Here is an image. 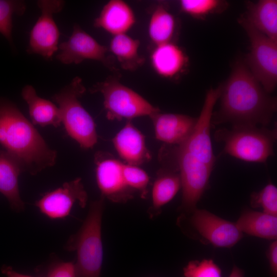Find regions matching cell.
<instances>
[{
  "mask_svg": "<svg viewBox=\"0 0 277 277\" xmlns=\"http://www.w3.org/2000/svg\"><path fill=\"white\" fill-rule=\"evenodd\" d=\"M271 277L277 276V241L275 240L270 245L268 251Z\"/></svg>",
  "mask_w": 277,
  "mask_h": 277,
  "instance_id": "obj_31",
  "label": "cell"
},
{
  "mask_svg": "<svg viewBox=\"0 0 277 277\" xmlns=\"http://www.w3.org/2000/svg\"><path fill=\"white\" fill-rule=\"evenodd\" d=\"M22 96L28 106L33 125L55 128L61 126L62 116L58 106L50 100L39 96L32 85H26L23 87Z\"/></svg>",
  "mask_w": 277,
  "mask_h": 277,
  "instance_id": "obj_20",
  "label": "cell"
},
{
  "mask_svg": "<svg viewBox=\"0 0 277 277\" xmlns=\"http://www.w3.org/2000/svg\"><path fill=\"white\" fill-rule=\"evenodd\" d=\"M0 144L15 159L23 172L36 175L53 166L56 151L12 102L0 98Z\"/></svg>",
  "mask_w": 277,
  "mask_h": 277,
  "instance_id": "obj_2",
  "label": "cell"
},
{
  "mask_svg": "<svg viewBox=\"0 0 277 277\" xmlns=\"http://www.w3.org/2000/svg\"><path fill=\"white\" fill-rule=\"evenodd\" d=\"M23 1L0 0V33L12 43V16L23 15L26 11Z\"/></svg>",
  "mask_w": 277,
  "mask_h": 277,
  "instance_id": "obj_26",
  "label": "cell"
},
{
  "mask_svg": "<svg viewBox=\"0 0 277 277\" xmlns=\"http://www.w3.org/2000/svg\"><path fill=\"white\" fill-rule=\"evenodd\" d=\"M159 159L161 167L153 184L152 205L148 210L151 219L161 213L162 207L171 201L182 187L177 166L170 150L166 146L162 147Z\"/></svg>",
  "mask_w": 277,
  "mask_h": 277,
  "instance_id": "obj_13",
  "label": "cell"
},
{
  "mask_svg": "<svg viewBox=\"0 0 277 277\" xmlns=\"http://www.w3.org/2000/svg\"><path fill=\"white\" fill-rule=\"evenodd\" d=\"M140 42L126 34L114 35L110 50L117 58L122 68L134 71L143 65L145 58L138 54Z\"/></svg>",
  "mask_w": 277,
  "mask_h": 277,
  "instance_id": "obj_23",
  "label": "cell"
},
{
  "mask_svg": "<svg viewBox=\"0 0 277 277\" xmlns=\"http://www.w3.org/2000/svg\"><path fill=\"white\" fill-rule=\"evenodd\" d=\"M112 142L125 164L138 166L151 159V153L145 144V136L133 126L131 120H128Z\"/></svg>",
  "mask_w": 277,
  "mask_h": 277,
  "instance_id": "obj_16",
  "label": "cell"
},
{
  "mask_svg": "<svg viewBox=\"0 0 277 277\" xmlns=\"http://www.w3.org/2000/svg\"><path fill=\"white\" fill-rule=\"evenodd\" d=\"M88 194L80 177L65 182L62 186L45 193L35 205L40 212L51 219H64L68 216L73 204L77 202L81 207H86Z\"/></svg>",
  "mask_w": 277,
  "mask_h": 277,
  "instance_id": "obj_14",
  "label": "cell"
},
{
  "mask_svg": "<svg viewBox=\"0 0 277 277\" xmlns=\"http://www.w3.org/2000/svg\"><path fill=\"white\" fill-rule=\"evenodd\" d=\"M44 277H76L74 263L54 259L48 265Z\"/></svg>",
  "mask_w": 277,
  "mask_h": 277,
  "instance_id": "obj_30",
  "label": "cell"
},
{
  "mask_svg": "<svg viewBox=\"0 0 277 277\" xmlns=\"http://www.w3.org/2000/svg\"><path fill=\"white\" fill-rule=\"evenodd\" d=\"M85 92L82 80L76 76L55 93L52 99L60 110L62 123L68 135L81 148L89 149L97 143L98 136L94 120L80 101Z\"/></svg>",
  "mask_w": 277,
  "mask_h": 277,
  "instance_id": "obj_5",
  "label": "cell"
},
{
  "mask_svg": "<svg viewBox=\"0 0 277 277\" xmlns=\"http://www.w3.org/2000/svg\"><path fill=\"white\" fill-rule=\"evenodd\" d=\"M157 140L170 145H179L190 135L196 123L197 118L177 113H162L149 116Z\"/></svg>",
  "mask_w": 277,
  "mask_h": 277,
  "instance_id": "obj_15",
  "label": "cell"
},
{
  "mask_svg": "<svg viewBox=\"0 0 277 277\" xmlns=\"http://www.w3.org/2000/svg\"><path fill=\"white\" fill-rule=\"evenodd\" d=\"M89 91L92 93L100 92L103 95L106 117L109 120H131L160 112L159 108L115 78H110L98 83Z\"/></svg>",
  "mask_w": 277,
  "mask_h": 277,
  "instance_id": "obj_6",
  "label": "cell"
},
{
  "mask_svg": "<svg viewBox=\"0 0 277 277\" xmlns=\"http://www.w3.org/2000/svg\"><path fill=\"white\" fill-rule=\"evenodd\" d=\"M2 273L7 277H33L30 275L24 274L15 271L11 266L4 265L1 268Z\"/></svg>",
  "mask_w": 277,
  "mask_h": 277,
  "instance_id": "obj_32",
  "label": "cell"
},
{
  "mask_svg": "<svg viewBox=\"0 0 277 277\" xmlns=\"http://www.w3.org/2000/svg\"><path fill=\"white\" fill-rule=\"evenodd\" d=\"M180 6L184 13L196 19H203L225 10L227 3L219 0H182Z\"/></svg>",
  "mask_w": 277,
  "mask_h": 277,
  "instance_id": "obj_25",
  "label": "cell"
},
{
  "mask_svg": "<svg viewBox=\"0 0 277 277\" xmlns=\"http://www.w3.org/2000/svg\"><path fill=\"white\" fill-rule=\"evenodd\" d=\"M175 28L174 16L164 5H158L152 13L148 26V33L152 42L156 46L171 42Z\"/></svg>",
  "mask_w": 277,
  "mask_h": 277,
  "instance_id": "obj_24",
  "label": "cell"
},
{
  "mask_svg": "<svg viewBox=\"0 0 277 277\" xmlns=\"http://www.w3.org/2000/svg\"><path fill=\"white\" fill-rule=\"evenodd\" d=\"M135 23L130 6L122 0H111L103 8L94 26L114 35L126 34Z\"/></svg>",
  "mask_w": 277,
  "mask_h": 277,
  "instance_id": "obj_17",
  "label": "cell"
},
{
  "mask_svg": "<svg viewBox=\"0 0 277 277\" xmlns=\"http://www.w3.org/2000/svg\"><path fill=\"white\" fill-rule=\"evenodd\" d=\"M221 106L213 112L211 124L266 127L276 110V97L270 96L244 61H237L231 74L222 84Z\"/></svg>",
  "mask_w": 277,
  "mask_h": 277,
  "instance_id": "obj_1",
  "label": "cell"
},
{
  "mask_svg": "<svg viewBox=\"0 0 277 277\" xmlns=\"http://www.w3.org/2000/svg\"><path fill=\"white\" fill-rule=\"evenodd\" d=\"M277 138L276 127L232 126L230 129L221 128L214 133V138L222 142V152L249 162L265 163L274 155V145Z\"/></svg>",
  "mask_w": 277,
  "mask_h": 277,
  "instance_id": "obj_4",
  "label": "cell"
},
{
  "mask_svg": "<svg viewBox=\"0 0 277 277\" xmlns=\"http://www.w3.org/2000/svg\"><path fill=\"white\" fill-rule=\"evenodd\" d=\"M123 173L127 185L135 191H138L141 198L146 199L150 178L145 170L138 166L123 163Z\"/></svg>",
  "mask_w": 277,
  "mask_h": 277,
  "instance_id": "obj_28",
  "label": "cell"
},
{
  "mask_svg": "<svg viewBox=\"0 0 277 277\" xmlns=\"http://www.w3.org/2000/svg\"><path fill=\"white\" fill-rule=\"evenodd\" d=\"M56 58L65 65L78 64L85 60L102 63L111 70H116L107 54L108 48L75 25L69 39L59 44Z\"/></svg>",
  "mask_w": 277,
  "mask_h": 277,
  "instance_id": "obj_12",
  "label": "cell"
},
{
  "mask_svg": "<svg viewBox=\"0 0 277 277\" xmlns=\"http://www.w3.org/2000/svg\"><path fill=\"white\" fill-rule=\"evenodd\" d=\"M105 200L101 196L90 203L81 227L65 245L66 250L76 252V277H100L103 260L102 220Z\"/></svg>",
  "mask_w": 277,
  "mask_h": 277,
  "instance_id": "obj_3",
  "label": "cell"
},
{
  "mask_svg": "<svg viewBox=\"0 0 277 277\" xmlns=\"http://www.w3.org/2000/svg\"><path fill=\"white\" fill-rule=\"evenodd\" d=\"M184 277H222L221 270L212 260H193L183 268Z\"/></svg>",
  "mask_w": 277,
  "mask_h": 277,
  "instance_id": "obj_29",
  "label": "cell"
},
{
  "mask_svg": "<svg viewBox=\"0 0 277 277\" xmlns=\"http://www.w3.org/2000/svg\"><path fill=\"white\" fill-rule=\"evenodd\" d=\"M239 22L250 42V52L244 62L265 91L271 93L277 84V42L256 30L244 14Z\"/></svg>",
  "mask_w": 277,
  "mask_h": 277,
  "instance_id": "obj_7",
  "label": "cell"
},
{
  "mask_svg": "<svg viewBox=\"0 0 277 277\" xmlns=\"http://www.w3.org/2000/svg\"><path fill=\"white\" fill-rule=\"evenodd\" d=\"M189 215V224L201 238L217 247L230 248L243 237L235 223L225 220L204 209L196 208Z\"/></svg>",
  "mask_w": 277,
  "mask_h": 277,
  "instance_id": "obj_11",
  "label": "cell"
},
{
  "mask_svg": "<svg viewBox=\"0 0 277 277\" xmlns=\"http://www.w3.org/2000/svg\"><path fill=\"white\" fill-rule=\"evenodd\" d=\"M152 66L160 76L172 78L184 72L188 64V58L183 50L170 42L158 46L151 56Z\"/></svg>",
  "mask_w": 277,
  "mask_h": 277,
  "instance_id": "obj_18",
  "label": "cell"
},
{
  "mask_svg": "<svg viewBox=\"0 0 277 277\" xmlns=\"http://www.w3.org/2000/svg\"><path fill=\"white\" fill-rule=\"evenodd\" d=\"M22 172L17 161L5 150H0V193L6 198L11 208L17 212L25 209L18 185Z\"/></svg>",
  "mask_w": 277,
  "mask_h": 277,
  "instance_id": "obj_19",
  "label": "cell"
},
{
  "mask_svg": "<svg viewBox=\"0 0 277 277\" xmlns=\"http://www.w3.org/2000/svg\"><path fill=\"white\" fill-rule=\"evenodd\" d=\"M65 3L62 0L37 2L41 13L30 31L28 53L41 55L48 60L58 51L60 32L53 15L63 10Z\"/></svg>",
  "mask_w": 277,
  "mask_h": 277,
  "instance_id": "obj_9",
  "label": "cell"
},
{
  "mask_svg": "<svg viewBox=\"0 0 277 277\" xmlns=\"http://www.w3.org/2000/svg\"><path fill=\"white\" fill-rule=\"evenodd\" d=\"M244 15L258 31L277 42V1L261 0L246 3Z\"/></svg>",
  "mask_w": 277,
  "mask_h": 277,
  "instance_id": "obj_21",
  "label": "cell"
},
{
  "mask_svg": "<svg viewBox=\"0 0 277 277\" xmlns=\"http://www.w3.org/2000/svg\"><path fill=\"white\" fill-rule=\"evenodd\" d=\"M252 208H261L263 212L277 216V188L271 183L267 185L261 191L253 192L250 197Z\"/></svg>",
  "mask_w": 277,
  "mask_h": 277,
  "instance_id": "obj_27",
  "label": "cell"
},
{
  "mask_svg": "<svg viewBox=\"0 0 277 277\" xmlns=\"http://www.w3.org/2000/svg\"><path fill=\"white\" fill-rule=\"evenodd\" d=\"M94 162L101 196L117 203H125L133 198L135 191L127 185L124 177L123 163L103 151L95 152Z\"/></svg>",
  "mask_w": 277,
  "mask_h": 277,
  "instance_id": "obj_10",
  "label": "cell"
},
{
  "mask_svg": "<svg viewBox=\"0 0 277 277\" xmlns=\"http://www.w3.org/2000/svg\"><path fill=\"white\" fill-rule=\"evenodd\" d=\"M221 94L219 87L206 93L203 108L194 129L188 137L176 145L191 159L213 168L216 161L210 137L211 121L213 107Z\"/></svg>",
  "mask_w": 277,
  "mask_h": 277,
  "instance_id": "obj_8",
  "label": "cell"
},
{
  "mask_svg": "<svg viewBox=\"0 0 277 277\" xmlns=\"http://www.w3.org/2000/svg\"><path fill=\"white\" fill-rule=\"evenodd\" d=\"M235 224L242 233L266 239H276L277 216L247 209L243 210Z\"/></svg>",
  "mask_w": 277,
  "mask_h": 277,
  "instance_id": "obj_22",
  "label": "cell"
},
{
  "mask_svg": "<svg viewBox=\"0 0 277 277\" xmlns=\"http://www.w3.org/2000/svg\"><path fill=\"white\" fill-rule=\"evenodd\" d=\"M229 277H244V271L234 265Z\"/></svg>",
  "mask_w": 277,
  "mask_h": 277,
  "instance_id": "obj_33",
  "label": "cell"
}]
</instances>
